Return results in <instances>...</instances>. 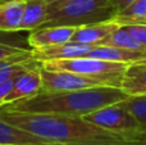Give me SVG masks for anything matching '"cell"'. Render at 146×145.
<instances>
[{
    "label": "cell",
    "mask_w": 146,
    "mask_h": 145,
    "mask_svg": "<svg viewBox=\"0 0 146 145\" xmlns=\"http://www.w3.org/2000/svg\"><path fill=\"white\" fill-rule=\"evenodd\" d=\"M0 118L48 141L50 145H146V134H119L76 116L10 112Z\"/></svg>",
    "instance_id": "obj_1"
},
{
    "label": "cell",
    "mask_w": 146,
    "mask_h": 145,
    "mask_svg": "<svg viewBox=\"0 0 146 145\" xmlns=\"http://www.w3.org/2000/svg\"><path fill=\"white\" fill-rule=\"evenodd\" d=\"M128 95L118 86H98L62 92L40 91L28 99L18 100L1 108L10 112L51 113L83 117L103 107L123 102Z\"/></svg>",
    "instance_id": "obj_2"
},
{
    "label": "cell",
    "mask_w": 146,
    "mask_h": 145,
    "mask_svg": "<svg viewBox=\"0 0 146 145\" xmlns=\"http://www.w3.org/2000/svg\"><path fill=\"white\" fill-rule=\"evenodd\" d=\"M115 15L111 0H67L48 5L42 26H80L113 21Z\"/></svg>",
    "instance_id": "obj_3"
},
{
    "label": "cell",
    "mask_w": 146,
    "mask_h": 145,
    "mask_svg": "<svg viewBox=\"0 0 146 145\" xmlns=\"http://www.w3.org/2000/svg\"><path fill=\"white\" fill-rule=\"evenodd\" d=\"M41 66L50 71H68L80 73L92 78H100L109 81L114 86L121 87V80L128 64L119 62H109L101 59L81 57L72 59H59V61L42 62Z\"/></svg>",
    "instance_id": "obj_4"
},
{
    "label": "cell",
    "mask_w": 146,
    "mask_h": 145,
    "mask_svg": "<svg viewBox=\"0 0 146 145\" xmlns=\"http://www.w3.org/2000/svg\"><path fill=\"white\" fill-rule=\"evenodd\" d=\"M124 102V100H123ZM123 102L103 107L100 109L83 116L86 121L101 128L119 134H144L140 130L139 122L124 105Z\"/></svg>",
    "instance_id": "obj_5"
},
{
    "label": "cell",
    "mask_w": 146,
    "mask_h": 145,
    "mask_svg": "<svg viewBox=\"0 0 146 145\" xmlns=\"http://www.w3.org/2000/svg\"><path fill=\"white\" fill-rule=\"evenodd\" d=\"M40 73L42 80L41 91L45 92H62V91H74V90L90 89L98 86H114L109 81L100 78H92L80 73H73L68 71H50L41 66Z\"/></svg>",
    "instance_id": "obj_6"
},
{
    "label": "cell",
    "mask_w": 146,
    "mask_h": 145,
    "mask_svg": "<svg viewBox=\"0 0 146 145\" xmlns=\"http://www.w3.org/2000/svg\"><path fill=\"white\" fill-rule=\"evenodd\" d=\"M12 90L7 98V104L28 99L41 91L42 80L40 73V62L33 61L30 66L18 72L12 80ZM5 104V105H7Z\"/></svg>",
    "instance_id": "obj_7"
},
{
    "label": "cell",
    "mask_w": 146,
    "mask_h": 145,
    "mask_svg": "<svg viewBox=\"0 0 146 145\" xmlns=\"http://www.w3.org/2000/svg\"><path fill=\"white\" fill-rule=\"evenodd\" d=\"M74 30L76 27L69 26H41L30 31L27 44L31 49H37L69 43Z\"/></svg>",
    "instance_id": "obj_8"
},
{
    "label": "cell",
    "mask_w": 146,
    "mask_h": 145,
    "mask_svg": "<svg viewBox=\"0 0 146 145\" xmlns=\"http://www.w3.org/2000/svg\"><path fill=\"white\" fill-rule=\"evenodd\" d=\"M94 46L91 45H82L77 43H64L54 46H46V48H37L32 49V58L35 61L40 62H50V61H59V59H72V58H81L86 57L88 51Z\"/></svg>",
    "instance_id": "obj_9"
},
{
    "label": "cell",
    "mask_w": 146,
    "mask_h": 145,
    "mask_svg": "<svg viewBox=\"0 0 146 145\" xmlns=\"http://www.w3.org/2000/svg\"><path fill=\"white\" fill-rule=\"evenodd\" d=\"M119 23L114 21H105V22L91 23L76 27L72 35V43L82 44V45H103V43L111 35L114 30H117Z\"/></svg>",
    "instance_id": "obj_10"
},
{
    "label": "cell",
    "mask_w": 146,
    "mask_h": 145,
    "mask_svg": "<svg viewBox=\"0 0 146 145\" xmlns=\"http://www.w3.org/2000/svg\"><path fill=\"white\" fill-rule=\"evenodd\" d=\"M17 32L0 31V63L4 62H23L32 58V49L25 43Z\"/></svg>",
    "instance_id": "obj_11"
},
{
    "label": "cell",
    "mask_w": 146,
    "mask_h": 145,
    "mask_svg": "<svg viewBox=\"0 0 146 145\" xmlns=\"http://www.w3.org/2000/svg\"><path fill=\"white\" fill-rule=\"evenodd\" d=\"M121 89L128 96L146 95V63H131L127 66L121 80Z\"/></svg>",
    "instance_id": "obj_12"
},
{
    "label": "cell",
    "mask_w": 146,
    "mask_h": 145,
    "mask_svg": "<svg viewBox=\"0 0 146 145\" xmlns=\"http://www.w3.org/2000/svg\"><path fill=\"white\" fill-rule=\"evenodd\" d=\"M25 0H0V31L19 32Z\"/></svg>",
    "instance_id": "obj_13"
},
{
    "label": "cell",
    "mask_w": 146,
    "mask_h": 145,
    "mask_svg": "<svg viewBox=\"0 0 146 145\" xmlns=\"http://www.w3.org/2000/svg\"><path fill=\"white\" fill-rule=\"evenodd\" d=\"M142 54H144V51L140 50H129V49H122V48H117V46H108V45H96L88 51V54L86 57L101 59V61L131 64L141 61Z\"/></svg>",
    "instance_id": "obj_14"
},
{
    "label": "cell",
    "mask_w": 146,
    "mask_h": 145,
    "mask_svg": "<svg viewBox=\"0 0 146 145\" xmlns=\"http://www.w3.org/2000/svg\"><path fill=\"white\" fill-rule=\"evenodd\" d=\"M0 144L3 145H50L48 141L0 118Z\"/></svg>",
    "instance_id": "obj_15"
},
{
    "label": "cell",
    "mask_w": 146,
    "mask_h": 145,
    "mask_svg": "<svg viewBox=\"0 0 146 145\" xmlns=\"http://www.w3.org/2000/svg\"><path fill=\"white\" fill-rule=\"evenodd\" d=\"M48 5L45 0H25L21 31H33L41 27L48 15Z\"/></svg>",
    "instance_id": "obj_16"
},
{
    "label": "cell",
    "mask_w": 146,
    "mask_h": 145,
    "mask_svg": "<svg viewBox=\"0 0 146 145\" xmlns=\"http://www.w3.org/2000/svg\"><path fill=\"white\" fill-rule=\"evenodd\" d=\"M119 25H146V0H136L113 18Z\"/></svg>",
    "instance_id": "obj_17"
},
{
    "label": "cell",
    "mask_w": 146,
    "mask_h": 145,
    "mask_svg": "<svg viewBox=\"0 0 146 145\" xmlns=\"http://www.w3.org/2000/svg\"><path fill=\"white\" fill-rule=\"evenodd\" d=\"M103 45L117 46L122 49H129V50H140L144 51L141 46L136 43L133 36L129 32V28L127 25H119L117 30L111 32V35L103 43Z\"/></svg>",
    "instance_id": "obj_18"
},
{
    "label": "cell",
    "mask_w": 146,
    "mask_h": 145,
    "mask_svg": "<svg viewBox=\"0 0 146 145\" xmlns=\"http://www.w3.org/2000/svg\"><path fill=\"white\" fill-rule=\"evenodd\" d=\"M123 103L139 122L141 132L146 134V95L128 96Z\"/></svg>",
    "instance_id": "obj_19"
},
{
    "label": "cell",
    "mask_w": 146,
    "mask_h": 145,
    "mask_svg": "<svg viewBox=\"0 0 146 145\" xmlns=\"http://www.w3.org/2000/svg\"><path fill=\"white\" fill-rule=\"evenodd\" d=\"M33 61L35 59L31 58L23 62H5V63H0V84L12 80L18 72H21L27 66H30Z\"/></svg>",
    "instance_id": "obj_20"
},
{
    "label": "cell",
    "mask_w": 146,
    "mask_h": 145,
    "mask_svg": "<svg viewBox=\"0 0 146 145\" xmlns=\"http://www.w3.org/2000/svg\"><path fill=\"white\" fill-rule=\"evenodd\" d=\"M129 32L136 40V43L141 46L142 50H146V25H127Z\"/></svg>",
    "instance_id": "obj_21"
},
{
    "label": "cell",
    "mask_w": 146,
    "mask_h": 145,
    "mask_svg": "<svg viewBox=\"0 0 146 145\" xmlns=\"http://www.w3.org/2000/svg\"><path fill=\"white\" fill-rule=\"evenodd\" d=\"M12 80L0 84V108H3L7 104V98H8V95H9L10 90H12V84H13Z\"/></svg>",
    "instance_id": "obj_22"
},
{
    "label": "cell",
    "mask_w": 146,
    "mask_h": 145,
    "mask_svg": "<svg viewBox=\"0 0 146 145\" xmlns=\"http://www.w3.org/2000/svg\"><path fill=\"white\" fill-rule=\"evenodd\" d=\"M133 1H136V0H111V5H113L117 14V13L122 12L124 8H127L129 4H132Z\"/></svg>",
    "instance_id": "obj_23"
},
{
    "label": "cell",
    "mask_w": 146,
    "mask_h": 145,
    "mask_svg": "<svg viewBox=\"0 0 146 145\" xmlns=\"http://www.w3.org/2000/svg\"><path fill=\"white\" fill-rule=\"evenodd\" d=\"M48 4H53V3H62V1H67V0H45Z\"/></svg>",
    "instance_id": "obj_24"
},
{
    "label": "cell",
    "mask_w": 146,
    "mask_h": 145,
    "mask_svg": "<svg viewBox=\"0 0 146 145\" xmlns=\"http://www.w3.org/2000/svg\"><path fill=\"white\" fill-rule=\"evenodd\" d=\"M139 62H142V63H146V50L144 51V54H142V59Z\"/></svg>",
    "instance_id": "obj_25"
},
{
    "label": "cell",
    "mask_w": 146,
    "mask_h": 145,
    "mask_svg": "<svg viewBox=\"0 0 146 145\" xmlns=\"http://www.w3.org/2000/svg\"><path fill=\"white\" fill-rule=\"evenodd\" d=\"M140 63H142V62H140Z\"/></svg>",
    "instance_id": "obj_26"
},
{
    "label": "cell",
    "mask_w": 146,
    "mask_h": 145,
    "mask_svg": "<svg viewBox=\"0 0 146 145\" xmlns=\"http://www.w3.org/2000/svg\"><path fill=\"white\" fill-rule=\"evenodd\" d=\"M0 145H3V144H0Z\"/></svg>",
    "instance_id": "obj_27"
},
{
    "label": "cell",
    "mask_w": 146,
    "mask_h": 145,
    "mask_svg": "<svg viewBox=\"0 0 146 145\" xmlns=\"http://www.w3.org/2000/svg\"><path fill=\"white\" fill-rule=\"evenodd\" d=\"M4 63H5V62H4Z\"/></svg>",
    "instance_id": "obj_28"
}]
</instances>
